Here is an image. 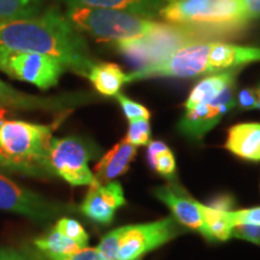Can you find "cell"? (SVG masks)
I'll return each instance as SVG.
<instances>
[{"label":"cell","instance_id":"28","mask_svg":"<svg viewBox=\"0 0 260 260\" xmlns=\"http://www.w3.org/2000/svg\"><path fill=\"white\" fill-rule=\"evenodd\" d=\"M226 218L232 226L242 223L260 225V206L239 211H228Z\"/></svg>","mask_w":260,"mask_h":260},{"label":"cell","instance_id":"32","mask_svg":"<svg viewBox=\"0 0 260 260\" xmlns=\"http://www.w3.org/2000/svg\"><path fill=\"white\" fill-rule=\"evenodd\" d=\"M236 104L242 110L258 109V94L255 88H245L237 94Z\"/></svg>","mask_w":260,"mask_h":260},{"label":"cell","instance_id":"37","mask_svg":"<svg viewBox=\"0 0 260 260\" xmlns=\"http://www.w3.org/2000/svg\"><path fill=\"white\" fill-rule=\"evenodd\" d=\"M0 260H16V256L11 252L2 251L0 252Z\"/></svg>","mask_w":260,"mask_h":260},{"label":"cell","instance_id":"19","mask_svg":"<svg viewBox=\"0 0 260 260\" xmlns=\"http://www.w3.org/2000/svg\"><path fill=\"white\" fill-rule=\"evenodd\" d=\"M239 69L220 71L201 80L189 93V96L184 104L186 110L193 109L194 106L200 105V104L209 103L218 96L228 86L235 83Z\"/></svg>","mask_w":260,"mask_h":260},{"label":"cell","instance_id":"24","mask_svg":"<svg viewBox=\"0 0 260 260\" xmlns=\"http://www.w3.org/2000/svg\"><path fill=\"white\" fill-rule=\"evenodd\" d=\"M54 229L67 236L68 239L73 240L76 243L84 248L88 245V234L83 229V226L77 220L71 218H61L57 222Z\"/></svg>","mask_w":260,"mask_h":260},{"label":"cell","instance_id":"9","mask_svg":"<svg viewBox=\"0 0 260 260\" xmlns=\"http://www.w3.org/2000/svg\"><path fill=\"white\" fill-rule=\"evenodd\" d=\"M180 228L172 217L153 223L119 228L118 260H139L176 237Z\"/></svg>","mask_w":260,"mask_h":260},{"label":"cell","instance_id":"27","mask_svg":"<svg viewBox=\"0 0 260 260\" xmlns=\"http://www.w3.org/2000/svg\"><path fill=\"white\" fill-rule=\"evenodd\" d=\"M118 247H119V228L112 230L102 239V242L96 249L102 255L109 260H118Z\"/></svg>","mask_w":260,"mask_h":260},{"label":"cell","instance_id":"38","mask_svg":"<svg viewBox=\"0 0 260 260\" xmlns=\"http://www.w3.org/2000/svg\"><path fill=\"white\" fill-rule=\"evenodd\" d=\"M255 90H256V94H258V103H259V105H258V109H260V84H259L258 87H256Z\"/></svg>","mask_w":260,"mask_h":260},{"label":"cell","instance_id":"12","mask_svg":"<svg viewBox=\"0 0 260 260\" xmlns=\"http://www.w3.org/2000/svg\"><path fill=\"white\" fill-rule=\"evenodd\" d=\"M124 204L123 188L118 182H109L104 186L98 182L89 187L81 211L94 223L110 224L116 211Z\"/></svg>","mask_w":260,"mask_h":260},{"label":"cell","instance_id":"39","mask_svg":"<svg viewBox=\"0 0 260 260\" xmlns=\"http://www.w3.org/2000/svg\"><path fill=\"white\" fill-rule=\"evenodd\" d=\"M5 110H4V107H0V117H4V115H5Z\"/></svg>","mask_w":260,"mask_h":260},{"label":"cell","instance_id":"13","mask_svg":"<svg viewBox=\"0 0 260 260\" xmlns=\"http://www.w3.org/2000/svg\"><path fill=\"white\" fill-rule=\"evenodd\" d=\"M253 61H260V47L239 46L224 41L211 42L209 64L212 74L239 69Z\"/></svg>","mask_w":260,"mask_h":260},{"label":"cell","instance_id":"14","mask_svg":"<svg viewBox=\"0 0 260 260\" xmlns=\"http://www.w3.org/2000/svg\"><path fill=\"white\" fill-rule=\"evenodd\" d=\"M155 197L169 206V209L172 211L174 216L181 224L189 229L197 230L207 240H211L200 211L198 209L197 201L188 199L184 194L177 193L176 190L167 186L157 188Z\"/></svg>","mask_w":260,"mask_h":260},{"label":"cell","instance_id":"17","mask_svg":"<svg viewBox=\"0 0 260 260\" xmlns=\"http://www.w3.org/2000/svg\"><path fill=\"white\" fill-rule=\"evenodd\" d=\"M68 8L122 10L144 18H155L167 0H60Z\"/></svg>","mask_w":260,"mask_h":260},{"label":"cell","instance_id":"4","mask_svg":"<svg viewBox=\"0 0 260 260\" xmlns=\"http://www.w3.org/2000/svg\"><path fill=\"white\" fill-rule=\"evenodd\" d=\"M67 18L80 32L99 41L116 42L140 39L160 30L165 23L133 15L122 10L68 8Z\"/></svg>","mask_w":260,"mask_h":260},{"label":"cell","instance_id":"33","mask_svg":"<svg viewBox=\"0 0 260 260\" xmlns=\"http://www.w3.org/2000/svg\"><path fill=\"white\" fill-rule=\"evenodd\" d=\"M243 15L249 22L260 18V0H240Z\"/></svg>","mask_w":260,"mask_h":260},{"label":"cell","instance_id":"22","mask_svg":"<svg viewBox=\"0 0 260 260\" xmlns=\"http://www.w3.org/2000/svg\"><path fill=\"white\" fill-rule=\"evenodd\" d=\"M197 205L211 240H219V241L229 240L232 237L233 226L230 225L229 220L226 218V212L214 210L212 207L198 203V201Z\"/></svg>","mask_w":260,"mask_h":260},{"label":"cell","instance_id":"36","mask_svg":"<svg viewBox=\"0 0 260 260\" xmlns=\"http://www.w3.org/2000/svg\"><path fill=\"white\" fill-rule=\"evenodd\" d=\"M0 170L19 172V174L28 175L27 171H25L23 168L19 167V165H17V164H15V162H12L11 160H9V159H6L4 155H2V154H0Z\"/></svg>","mask_w":260,"mask_h":260},{"label":"cell","instance_id":"16","mask_svg":"<svg viewBox=\"0 0 260 260\" xmlns=\"http://www.w3.org/2000/svg\"><path fill=\"white\" fill-rule=\"evenodd\" d=\"M225 148L245 160L260 161V123H239L229 128Z\"/></svg>","mask_w":260,"mask_h":260},{"label":"cell","instance_id":"15","mask_svg":"<svg viewBox=\"0 0 260 260\" xmlns=\"http://www.w3.org/2000/svg\"><path fill=\"white\" fill-rule=\"evenodd\" d=\"M136 155V147L124 139L110 149L94 168V177L99 183H109L124 175Z\"/></svg>","mask_w":260,"mask_h":260},{"label":"cell","instance_id":"29","mask_svg":"<svg viewBox=\"0 0 260 260\" xmlns=\"http://www.w3.org/2000/svg\"><path fill=\"white\" fill-rule=\"evenodd\" d=\"M232 236L260 245V225L248 223L236 224L232 228Z\"/></svg>","mask_w":260,"mask_h":260},{"label":"cell","instance_id":"21","mask_svg":"<svg viewBox=\"0 0 260 260\" xmlns=\"http://www.w3.org/2000/svg\"><path fill=\"white\" fill-rule=\"evenodd\" d=\"M47 0H0V21L31 18L46 10Z\"/></svg>","mask_w":260,"mask_h":260},{"label":"cell","instance_id":"8","mask_svg":"<svg viewBox=\"0 0 260 260\" xmlns=\"http://www.w3.org/2000/svg\"><path fill=\"white\" fill-rule=\"evenodd\" d=\"M65 69L53 57L0 46V71L42 90L56 86Z\"/></svg>","mask_w":260,"mask_h":260},{"label":"cell","instance_id":"35","mask_svg":"<svg viewBox=\"0 0 260 260\" xmlns=\"http://www.w3.org/2000/svg\"><path fill=\"white\" fill-rule=\"evenodd\" d=\"M234 200L232 197L229 195H220V197L214 198V199L211 201V206L214 210L218 211H224V212H228V211H232L230 209L233 207Z\"/></svg>","mask_w":260,"mask_h":260},{"label":"cell","instance_id":"5","mask_svg":"<svg viewBox=\"0 0 260 260\" xmlns=\"http://www.w3.org/2000/svg\"><path fill=\"white\" fill-rule=\"evenodd\" d=\"M216 41L210 35L170 23H165L160 30L140 39L119 41L113 44L136 70L158 63L182 46L194 42Z\"/></svg>","mask_w":260,"mask_h":260},{"label":"cell","instance_id":"11","mask_svg":"<svg viewBox=\"0 0 260 260\" xmlns=\"http://www.w3.org/2000/svg\"><path fill=\"white\" fill-rule=\"evenodd\" d=\"M0 210L25 216L34 222L51 219L57 213L53 205L40 195L18 186L16 182L0 174Z\"/></svg>","mask_w":260,"mask_h":260},{"label":"cell","instance_id":"2","mask_svg":"<svg viewBox=\"0 0 260 260\" xmlns=\"http://www.w3.org/2000/svg\"><path fill=\"white\" fill-rule=\"evenodd\" d=\"M159 17L210 35L216 41L240 37L249 24L240 0H167Z\"/></svg>","mask_w":260,"mask_h":260},{"label":"cell","instance_id":"34","mask_svg":"<svg viewBox=\"0 0 260 260\" xmlns=\"http://www.w3.org/2000/svg\"><path fill=\"white\" fill-rule=\"evenodd\" d=\"M168 149H169L168 146L161 141H151V142H149L148 147H147V160L149 162V165L153 168L155 159H157L158 155L161 154L162 152L168 151Z\"/></svg>","mask_w":260,"mask_h":260},{"label":"cell","instance_id":"3","mask_svg":"<svg viewBox=\"0 0 260 260\" xmlns=\"http://www.w3.org/2000/svg\"><path fill=\"white\" fill-rule=\"evenodd\" d=\"M53 130L54 125L0 117V154L23 168L30 176L52 175L48 152Z\"/></svg>","mask_w":260,"mask_h":260},{"label":"cell","instance_id":"20","mask_svg":"<svg viewBox=\"0 0 260 260\" xmlns=\"http://www.w3.org/2000/svg\"><path fill=\"white\" fill-rule=\"evenodd\" d=\"M87 79L99 94L105 96H113L119 93L126 81V74L117 64L98 63L89 70Z\"/></svg>","mask_w":260,"mask_h":260},{"label":"cell","instance_id":"23","mask_svg":"<svg viewBox=\"0 0 260 260\" xmlns=\"http://www.w3.org/2000/svg\"><path fill=\"white\" fill-rule=\"evenodd\" d=\"M34 243L48 258H51V256L71 254V253L80 251L82 248L79 243L68 239L67 236H64L63 234L58 232L54 228L47 235L41 236L35 240Z\"/></svg>","mask_w":260,"mask_h":260},{"label":"cell","instance_id":"1","mask_svg":"<svg viewBox=\"0 0 260 260\" xmlns=\"http://www.w3.org/2000/svg\"><path fill=\"white\" fill-rule=\"evenodd\" d=\"M0 46L53 57L84 77L95 64L86 40L58 8L31 18L0 21Z\"/></svg>","mask_w":260,"mask_h":260},{"label":"cell","instance_id":"31","mask_svg":"<svg viewBox=\"0 0 260 260\" xmlns=\"http://www.w3.org/2000/svg\"><path fill=\"white\" fill-rule=\"evenodd\" d=\"M50 260H109V259H106L105 256L100 254L96 248H88V247H84V248H81L80 251L71 253V254L51 256Z\"/></svg>","mask_w":260,"mask_h":260},{"label":"cell","instance_id":"10","mask_svg":"<svg viewBox=\"0 0 260 260\" xmlns=\"http://www.w3.org/2000/svg\"><path fill=\"white\" fill-rule=\"evenodd\" d=\"M235 105V83H233L211 102L187 110L178 123V129L191 140L203 139Z\"/></svg>","mask_w":260,"mask_h":260},{"label":"cell","instance_id":"26","mask_svg":"<svg viewBox=\"0 0 260 260\" xmlns=\"http://www.w3.org/2000/svg\"><path fill=\"white\" fill-rule=\"evenodd\" d=\"M116 99L118 100L119 105H121L123 113L126 117L129 122L136 121V119H149L151 112L141 104L134 102V100L126 98L124 94L118 93L116 94Z\"/></svg>","mask_w":260,"mask_h":260},{"label":"cell","instance_id":"7","mask_svg":"<svg viewBox=\"0 0 260 260\" xmlns=\"http://www.w3.org/2000/svg\"><path fill=\"white\" fill-rule=\"evenodd\" d=\"M95 151L92 145L76 136L57 139L51 141L48 152V168L52 174L70 183L71 186H93L98 183L90 171L88 162Z\"/></svg>","mask_w":260,"mask_h":260},{"label":"cell","instance_id":"25","mask_svg":"<svg viewBox=\"0 0 260 260\" xmlns=\"http://www.w3.org/2000/svg\"><path fill=\"white\" fill-rule=\"evenodd\" d=\"M124 140L135 147L148 145L151 142V125L148 119H136L130 122Z\"/></svg>","mask_w":260,"mask_h":260},{"label":"cell","instance_id":"6","mask_svg":"<svg viewBox=\"0 0 260 260\" xmlns=\"http://www.w3.org/2000/svg\"><path fill=\"white\" fill-rule=\"evenodd\" d=\"M211 42H194L182 46L158 63L126 74V81L133 82L153 77L194 79L204 75H212L209 64Z\"/></svg>","mask_w":260,"mask_h":260},{"label":"cell","instance_id":"30","mask_svg":"<svg viewBox=\"0 0 260 260\" xmlns=\"http://www.w3.org/2000/svg\"><path fill=\"white\" fill-rule=\"evenodd\" d=\"M153 169L162 176H171L174 174L175 169H176V161H175V157L170 148L158 155L157 159H155Z\"/></svg>","mask_w":260,"mask_h":260},{"label":"cell","instance_id":"18","mask_svg":"<svg viewBox=\"0 0 260 260\" xmlns=\"http://www.w3.org/2000/svg\"><path fill=\"white\" fill-rule=\"evenodd\" d=\"M69 105L68 98H41L14 88L0 79V107L17 110H56Z\"/></svg>","mask_w":260,"mask_h":260}]
</instances>
